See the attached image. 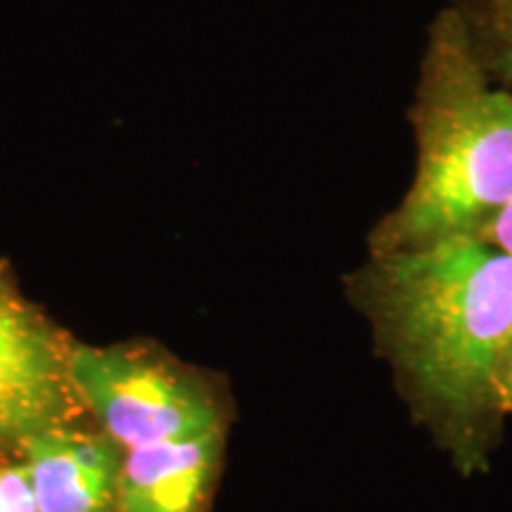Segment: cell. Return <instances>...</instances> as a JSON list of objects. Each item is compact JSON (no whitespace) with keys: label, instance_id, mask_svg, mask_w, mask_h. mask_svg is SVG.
Returning a JSON list of instances; mask_svg holds the SVG:
<instances>
[{"label":"cell","instance_id":"1","mask_svg":"<svg viewBox=\"0 0 512 512\" xmlns=\"http://www.w3.org/2000/svg\"><path fill=\"white\" fill-rule=\"evenodd\" d=\"M347 287L413 413L465 472L477 470L503 418L496 375L512 335V254L453 235L370 254Z\"/></svg>","mask_w":512,"mask_h":512},{"label":"cell","instance_id":"2","mask_svg":"<svg viewBox=\"0 0 512 512\" xmlns=\"http://www.w3.org/2000/svg\"><path fill=\"white\" fill-rule=\"evenodd\" d=\"M408 117L415 176L370 233V254L477 235L512 202V91L484 69L456 5L434 17Z\"/></svg>","mask_w":512,"mask_h":512},{"label":"cell","instance_id":"3","mask_svg":"<svg viewBox=\"0 0 512 512\" xmlns=\"http://www.w3.org/2000/svg\"><path fill=\"white\" fill-rule=\"evenodd\" d=\"M69 382L83 413L124 451L228 427L216 384L152 344L74 342Z\"/></svg>","mask_w":512,"mask_h":512},{"label":"cell","instance_id":"4","mask_svg":"<svg viewBox=\"0 0 512 512\" xmlns=\"http://www.w3.org/2000/svg\"><path fill=\"white\" fill-rule=\"evenodd\" d=\"M72 344L0 278V456L86 415L69 382Z\"/></svg>","mask_w":512,"mask_h":512},{"label":"cell","instance_id":"5","mask_svg":"<svg viewBox=\"0 0 512 512\" xmlns=\"http://www.w3.org/2000/svg\"><path fill=\"white\" fill-rule=\"evenodd\" d=\"M38 512H117L124 448L81 420L36 434L19 448Z\"/></svg>","mask_w":512,"mask_h":512},{"label":"cell","instance_id":"6","mask_svg":"<svg viewBox=\"0 0 512 512\" xmlns=\"http://www.w3.org/2000/svg\"><path fill=\"white\" fill-rule=\"evenodd\" d=\"M228 427L124 451L117 512H207L223 467Z\"/></svg>","mask_w":512,"mask_h":512},{"label":"cell","instance_id":"7","mask_svg":"<svg viewBox=\"0 0 512 512\" xmlns=\"http://www.w3.org/2000/svg\"><path fill=\"white\" fill-rule=\"evenodd\" d=\"M491 79L512 88V0H456Z\"/></svg>","mask_w":512,"mask_h":512},{"label":"cell","instance_id":"8","mask_svg":"<svg viewBox=\"0 0 512 512\" xmlns=\"http://www.w3.org/2000/svg\"><path fill=\"white\" fill-rule=\"evenodd\" d=\"M0 512H38L27 463L19 453L0 460Z\"/></svg>","mask_w":512,"mask_h":512},{"label":"cell","instance_id":"9","mask_svg":"<svg viewBox=\"0 0 512 512\" xmlns=\"http://www.w3.org/2000/svg\"><path fill=\"white\" fill-rule=\"evenodd\" d=\"M475 238L489 242V245L498 247L505 254H512V202L498 211L494 219L486 223Z\"/></svg>","mask_w":512,"mask_h":512},{"label":"cell","instance_id":"10","mask_svg":"<svg viewBox=\"0 0 512 512\" xmlns=\"http://www.w3.org/2000/svg\"><path fill=\"white\" fill-rule=\"evenodd\" d=\"M496 403L501 415H512V335L505 347L503 361L496 375Z\"/></svg>","mask_w":512,"mask_h":512}]
</instances>
